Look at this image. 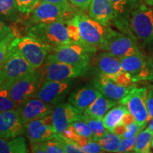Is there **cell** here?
<instances>
[{
    "instance_id": "cell-1",
    "label": "cell",
    "mask_w": 153,
    "mask_h": 153,
    "mask_svg": "<svg viewBox=\"0 0 153 153\" xmlns=\"http://www.w3.org/2000/svg\"><path fill=\"white\" fill-rule=\"evenodd\" d=\"M123 31L135 40L148 45L153 42V8L140 3L128 18Z\"/></svg>"
},
{
    "instance_id": "cell-2",
    "label": "cell",
    "mask_w": 153,
    "mask_h": 153,
    "mask_svg": "<svg viewBox=\"0 0 153 153\" xmlns=\"http://www.w3.org/2000/svg\"><path fill=\"white\" fill-rule=\"evenodd\" d=\"M33 70L34 69L19 52L13 40L7 56L0 65V88L8 89L15 81Z\"/></svg>"
},
{
    "instance_id": "cell-3",
    "label": "cell",
    "mask_w": 153,
    "mask_h": 153,
    "mask_svg": "<svg viewBox=\"0 0 153 153\" xmlns=\"http://www.w3.org/2000/svg\"><path fill=\"white\" fill-rule=\"evenodd\" d=\"M74 19L79 27L84 46L95 53L106 41L111 28L103 26L82 12L77 11Z\"/></svg>"
},
{
    "instance_id": "cell-4",
    "label": "cell",
    "mask_w": 153,
    "mask_h": 153,
    "mask_svg": "<svg viewBox=\"0 0 153 153\" xmlns=\"http://www.w3.org/2000/svg\"><path fill=\"white\" fill-rule=\"evenodd\" d=\"M27 33L48 45L51 51L57 46L72 43L68 36L66 23L62 20L32 25L28 28Z\"/></svg>"
},
{
    "instance_id": "cell-5",
    "label": "cell",
    "mask_w": 153,
    "mask_h": 153,
    "mask_svg": "<svg viewBox=\"0 0 153 153\" xmlns=\"http://www.w3.org/2000/svg\"><path fill=\"white\" fill-rule=\"evenodd\" d=\"M94 53L79 44L71 43L52 49L44 64L60 62L90 69L91 58Z\"/></svg>"
},
{
    "instance_id": "cell-6",
    "label": "cell",
    "mask_w": 153,
    "mask_h": 153,
    "mask_svg": "<svg viewBox=\"0 0 153 153\" xmlns=\"http://www.w3.org/2000/svg\"><path fill=\"white\" fill-rule=\"evenodd\" d=\"M72 6L39 1L33 11L28 14V23L32 26L39 24H49L60 20L66 22L77 12Z\"/></svg>"
},
{
    "instance_id": "cell-7",
    "label": "cell",
    "mask_w": 153,
    "mask_h": 153,
    "mask_svg": "<svg viewBox=\"0 0 153 153\" xmlns=\"http://www.w3.org/2000/svg\"><path fill=\"white\" fill-rule=\"evenodd\" d=\"M44 72L39 68L28 72L8 88L11 98L18 106L26 99L33 97L42 85Z\"/></svg>"
},
{
    "instance_id": "cell-8",
    "label": "cell",
    "mask_w": 153,
    "mask_h": 153,
    "mask_svg": "<svg viewBox=\"0 0 153 153\" xmlns=\"http://www.w3.org/2000/svg\"><path fill=\"white\" fill-rule=\"evenodd\" d=\"M14 41L19 52L34 70L41 68L51 51L48 45L30 36L15 37Z\"/></svg>"
},
{
    "instance_id": "cell-9",
    "label": "cell",
    "mask_w": 153,
    "mask_h": 153,
    "mask_svg": "<svg viewBox=\"0 0 153 153\" xmlns=\"http://www.w3.org/2000/svg\"><path fill=\"white\" fill-rule=\"evenodd\" d=\"M99 49L111 53L119 59L140 53L133 38L115 31L111 28L106 41L100 45Z\"/></svg>"
},
{
    "instance_id": "cell-10",
    "label": "cell",
    "mask_w": 153,
    "mask_h": 153,
    "mask_svg": "<svg viewBox=\"0 0 153 153\" xmlns=\"http://www.w3.org/2000/svg\"><path fill=\"white\" fill-rule=\"evenodd\" d=\"M148 91V88H136L135 87L128 94L119 101L120 104L127 107L128 111L135 118V121L143 128L150 121L145 104Z\"/></svg>"
},
{
    "instance_id": "cell-11",
    "label": "cell",
    "mask_w": 153,
    "mask_h": 153,
    "mask_svg": "<svg viewBox=\"0 0 153 153\" xmlns=\"http://www.w3.org/2000/svg\"><path fill=\"white\" fill-rule=\"evenodd\" d=\"M72 85V79L63 81L44 80L33 97H37L48 104L55 106L66 98L71 89Z\"/></svg>"
},
{
    "instance_id": "cell-12",
    "label": "cell",
    "mask_w": 153,
    "mask_h": 153,
    "mask_svg": "<svg viewBox=\"0 0 153 153\" xmlns=\"http://www.w3.org/2000/svg\"><path fill=\"white\" fill-rule=\"evenodd\" d=\"M25 130L30 144L54 138L58 134L53 126L52 114L29 122L25 126Z\"/></svg>"
},
{
    "instance_id": "cell-13",
    "label": "cell",
    "mask_w": 153,
    "mask_h": 153,
    "mask_svg": "<svg viewBox=\"0 0 153 153\" xmlns=\"http://www.w3.org/2000/svg\"><path fill=\"white\" fill-rule=\"evenodd\" d=\"M89 70V68L68 63L54 62L45 64L44 76L48 81H63L85 75Z\"/></svg>"
},
{
    "instance_id": "cell-14",
    "label": "cell",
    "mask_w": 153,
    "mask_h": 153,
    "mask_svg": "<svg viewBox=\"0 0 153 153\" xmlns=\"http://www.w3.org/2000/svg\"><path fill=\"white\" fill-rule=\"evenodd\" d=\"M53 109V105L48 104L37 97L26 99L16 108L24 126L32 120L52 114Z\"/></svg>"
},
{
    "instance_id": "cell-15",
    "label": "cell",
    "mask_w": 153,
    "mask_h": 153,
    "mask_svg": "<svg viewBox=\"0 0 153 153\" xmlns=\"http://www.w3.org/2000/svg\"><path fill=\"white\" fill-rule=\"evenodd\" d=\"M53 126L58 134H62L69 125L82 119L83 114L70 103H59L52 113Z\"/></svg>"
},
{
    "instance_id": "cell-16",
    "label": "cell",
    "mask_w": 153,
    "mask_h": 153,
    "mask_svg": "<svg viewBox=\"0 0 153 153\" xmlns=\"http://www.w3.org/2000/svg\"><path fill=\"white\" fill-rule=\"evenodd\" d=\"M25 131V126L16 109L0 111V138H14Z\"/></svg>"
},
{
    "instance_id": "cell-17",
    "label": "cell",
    "mask_w": 153,
    "mask_h": 153,
    "mask_svg": "<svg viewBox=\"0 0 153 153\" xmlns=\"http://www.w3.org/2000/svg\"><path fill=\"white\" fill-rule=\"evenodd\" d=\"M120 62L122 70L131 74L135 82L143 79L152 80L148 62L141 53L120 58Z\"/></svg>"
},
{
    "instance_id": "cell-18",
    "label": "cell",
    "mask_w": 153,
    "mask_h": 153,
    "mask_svg": "<svg viewBox=\"0 0 153 153\" xmlns=\"http://www.w3.org/2000/svg\"><path fill=\"white\" fill-rule=\"evenodd\" d=\"M93 85L103 95L114 101L121 100L135 87V85L131 87H123L118 85L111 78L105 76H97V79L93 82Z\"/></svg>"
},
{
    "instance_id": "cell-19",
    "label": "cell",
    "mask_w": 153,
    "mask_h": 153,
    "mask_svg": "<svg viewBox=\"0 0 153 153\" xmlns=\"http://www.w3.org/2000/svg\"><path fill=\"white\" fill-rule=\"evenodd\" d=\"M93 66L97 76L111 77L123 71L120 59L106 51L99 53L95 57Z\"/></svg>"
},
{
    "instance_id": "cell-20",
    "label": "cell",
    "mask_w": 153,
    "mask_h": 153,
    "mask_svg": "<svg viewBox=\"0 0 153 153\" xmlns=\"http://www.w3.org/2000/svg\"><path fill=\"white\" fill-rule=\"evenodd\" d=\"M101 94L94 86H86L72 91L68 101L83 114Z\"/></svg>"
},
{
    "instance_id": "cell-21",
    "label": "cell",
    "mask_w": 153,
    "mask_h": 153,
    "mask_svg": "<svg viewBox=\"0 0 153 153\" xmlns=\"http://www.w3.org/2000/svg\"><path fill=\"white\" fill-rule=\"evenodd\" d=\"M89 16L103 26H109L114 19L110 0H92L89 6Z\"/></svg>"
},
{
    "instance_id": "cell-22",
    "label": "cell",
    "mask_w": 153,
    "mask_h": 153,
    "mask_svg": "<svg viewBox=\"0 0 153 153\" xmlns=\"http://www.w3.org/2000/svg\"><path fill=\"white\" fill-rule=\"evenodd\" d=\"M114 11V22L123 30L129 15L140 4V0H110Z\"/></svg>"
},
{
    "instance_id": "cell-23",
    "label": "cell",
    "mask_w": 153,
    "mask_h": 153,
    "mask_svg": "<svg viewBox=\"0 0 153 153\" xmlns=\"http://www.w3.org/2000/svg\"><path fill=\"white\" fill-rule=\"evenodd\" d=\"M116 104V101L107 98L101 94L90 106L83 112V115L89 117L102 119L107 112Z\"/></svg>"
},
{
    "instance_id": "cell-24",
    "label": "cell",
    "mask_w": 153,
    "mask_h": 153,
    "mask_svg": "<svg viewBox=\"0 0 153 153\" xmlns=\"http://www.w3.org/2000/svg\"><path fill=\"white\" fill-rule=\"evenodd\" d=\"M26 139L20 135L14 138H0V153L28 152Z\"/></svg>"
},
{
    "instance_id": "cell-25",
    "label": "cell",
    "mask_w": 153,
    "mask_h": 153,
    "mask_svg": "<svg viewBox=\"0 0 153 153\" xmlns=\"http://www.w3.org/2000/svg\"><path fill=\"white\" fill-rule=\"evenodd\" d=\"M128 112L127 107L121 104L111 108L102 118L104 127L107 131L113 132L114 128L122 123L124 115Z\"/></svg>"
},
{
    "instance_id": "cell-26",
    "label": "cell",
    "mask_w": 153,
    "mask_h": 153,
    "mask_svg": "<svg viewBox=\"0 0 153 153\" xmlns=\"http://www.w3.org/2000/svg\"><path fill=\"white\" fill-rule=\"evenodd\" d=\"M21 14L16 0H0V19L16 22L20 19Z\"/></svg>"
},
{
    "instance_id": "cell-27",
    "label": "cell",
    "mask_w": 153,
    "mask_h": 153,
    "mask_svg": "<svg viewBox=\"0 0 153 153\" xmlns=\"http://www.w3.org/2000/svg\"><path fill=\"white\" fill-rule=\"evenodd\" d=\"M32 152L36 153H65L62 145L57 138L43 141V142L31 143Z\"/></svg>"
},
{
    "instance_id": "cell-28",
    "label": "cell",
    "mask_w": 153,
    "mask_h": 153,
    "mask_svg": "<svg viewBox=\"0 0 153 153\" xmlns=\"http://www.w3.org/2000/svg\"><path fill=\"white\" fill-rule=\"evenodd\" d=\"M152 137L153 132L148 127L143 131H141L136 136L134 152L137 153L150 152Z\"/></svg>"
},
{
    "instance_id": "cell-29",
    "label": "cell",
    "mask_w": 153,
    "mask_h": 153,
    "mask_svg": "<svg viewBox=\"0 0 153 153\" xmlns=\"http://www.w3.org/2000/svg\"><path fill=\"white\" fill-rule=\"evenodd\" d=\"M120 140L121 136L116 135L113 132L106 131L104 135L97 142L100 144L104 151L108 152H116Z\"/></svg>"
},
{
    "instance_id": "cell-30",
    "label": "cell",
    "mask_w": 153,
    "mask_h": 153,
    "mask_svg": "<svg viewBox=\"0 0 153 153\" xmlns=\"http://www.w3.org/2000/svg\"><path fill=\"white\" fill-rule=\"evenodd\" d=\"M87 123L93 133V140L98 141L104 135L107 130L104 127L103 119L89 117V116H82V119Z\"/></svg>"
},
{
    "instance_id": "cell-31",
    "label": "cell",
    "mask_w": 153,
    "mask_h": 153,
    "mask_svg": "<svg viewBox=\"0 0 153 153\" xmlns=\"http://www.w3.org/2000/svg\"><path fill=\"white\" fill-rule=\"evenodd\" d=\"M74 16L72 18L68 19L65 22L68 36L72 43L79 44V45L84 46L83 42L82 41L81 36H80L79 27H78L75 20L74 19Z\"/></svg>"
},
{
    "instance_id": "cell-32",
    "label": "cell",
    "mask_w": 153,
    "mask_h": 153,
    "mask_svg": "<svg viewBox=\"0 0 153 153\" xmlns=\"http://www.w3.org/2000/svg\"><path fill=\"white\" fill-rule=\"evenodd\" d=\"M18 105L12 100L7 88H0V111L16 109Z\"/></svg>"
},
{
    "instance_id": "cell-33",
    "label": "cell",
    "mask_w": 153,
    "mask_h": 153,
    "mask_svg": "<svg viewBox=\"0 0 153 153\" xmlns=\"http://www.w3.org/2000/svg\"><path fill=\"white\" fill-rule=\"evenodd\" d=\"M57 138L62 145L65 153H82L81 148L74 141L66 138L62 134H57Z\"/></svg>"
},
{
    "instance_id": "cell-34",
    "label": "cell",
    "mask_w": 153,
    "mask_h": 153,
    "mask_svg": "<svg viewBox=\"0 0 153 153\" xmlns=\"http://www.w3.org/2000/svg\"><path fill=\"white\" fill-rule=\"evenodd\" d=\"M79 135L81 136L88 137V138L93 139V133L88 125L87 123L84 120H76L71 123Z\"/></svg>"
},
{
    "instance_id": "cell-35",
    "label": "cell",
    "mask_w": 153,
    "mask_h": 153,
    "mask_svg": "<svg viewBox=\"0 0 153 153\" xmlns=\"http://www.w3.org/2000/svg\"><path fill=\"white\" fill-rule=\"evenodd\" d=\"M15 37H16V34L14 31H12L8 36H6L2 41H0V65L4 60L5 57L7 56V53L9 52L11 43L14 39Z\"/></svg>"
},
{
    "instance_id": "cell-36",
    "label": "cell",
    "mask_w": 153,
    "mask_h": 153,
    "mask_svg": "<svg viewBox=\"0 0 153 153\" xmlns=\"http://www.w3.org/2000/svg\"><path fill=\"white\" fill-rule=\"evenodd\" d=\"M109 78L116 82V83H118V85L123 86V87H131V86L133 85V83L135 82L131 74L128 73V72L124 71H122L120 73Z\"/></svg>"
},
{
    "instance_id": "cell-37",
    "label": "cell",
    "mask_w": 153,
    "mask_h": 153,
    "mask_svg": "<svg viewBox=\"0 0 153 153\" xmlns=\"http://www.w3.org/2000/svg\"><path fill=\"white\" fill-rule=\"evenodd\" d=\"M17 7L22 14H29L39 3L40 0H16Z\"/></svg>"
},
{
    "instance_id": "cell-38",
    "label": "cell",
    "mask_w": 153,
    "mask_h": 153,
    "mask_svg": "<svg viewBox=\"0 0 153 153\" xmlns=\"http://www.w3.org/2000/svg\"><path fill=\"white\" fill-rule=\"evenodd\" d=\"M136 136L131 138L121 137L120 144L118 145L116 152H129L134 150Z\"/></svg>"
},
{
    "instance_id": "cell-39",
    "label": "cell",
    "mask_w": 153,
    "mask_h": 153,
    "mask_svg": "<svg viewBox=\"0 0 153 153\" xmlns=\"http://www.w3.org/2000/svg\"><path fill=\"white\" fill-rule=\"evenodd\" d=\"M81 149L84 153H99L104 151L100 144L93 139L89 140L85 145L81 147Z\"/></svg>"
},
{
    "instance_id": "cell-40",
    "label": "cell",
    "mask_w": 153,
    "mask_h": 153,
    "mask_svg": "<svg viewBox=\"0 0 153 153\" xmlns=\"http://www.w3.org/2000/svg\"><path fill=\"white\" fill-rule=\"evenodd\" d=\"M143 130V128L137 123L136 121L126 126V133L122 135L121 137L124 138H131V137L137 136V135Z\"/></svg>"
},
{
    "instance_id": "cell-41",
    "label": "cell",
    "mask_w": 153,
    "mask_h": 153,
    "mask_svg": "<svg viewBox=\"0 0 153 153\" xmlns=\"http://www.w3.org/2000/svg\"><path fill=\"white\" fill-rule=\"evenodd\" d=\"M62 135L63 136L65 137L66 138L72 140H73L76 143H77L80 140V138L82 137L76 133V131H75V129H74V128L72 124L68 126V127L65 129V131L63 132Z\"/></svg>"
},
{
    "instance_id": "cell-42",
    "label": "cell",
    "mask_w": 153,
    "mask_h": 153,
    "mask_svg": "<svg viewBox=\"0 0 153 153\" xmlns=\"http://www.w3.org/2000/svg\"><path fill=\"white\" fill-rule=\"evenodd\" d=\"M147 109H148L150 120L153 118V90L148 88L146 98H145Z\"/></svg>"
},
{
    "instance_id": "cell-43",
    "label": "cell",
    "mask_w": 153,
    "mask_h": 153,
    "mask_svg": "<svg viewBox=\"0 0 153 153\" xmlns=\"http://www.w3.org/2000/svg\"><path fill=\"white\" fill-rule=\"evenodd\" d=\"M13 31L10 26L0 20V41Z\"/></svg>"
},
{
    "instance_id": "cell-44",
    "label": "cell",
    "mask_w": 153,
    "mask_h": 153,
    "mask_svg": "<svg viewBox=\"0 0 153 153\" xmlns=\"http://www.w3.org/2000/svg\"><path fill=\"white\" fill-rule=\"evenodd\" d=\"M74 7H77L81 10H86L92 0H69Z\"/></svg>"
},
{
    "instance_id": "cell-45",
    "label": "cell",
    "mask_w": 153,
    "mask_h": 153,
    "mask_svg": "<svg viewBox=\"0 0 153 153\" xmlns=\"http://www.w3.org/2000/svg\"><path fill=\"white\" fill-rule=\"evenodd\" d=\"M135 118L133 117V116L132 115L131 113L129 111L128 113H126V114L124 115L123 119H122V123L124 124V125L127 126L128 125V124H131L132 123H133V122H135Z\"/></svg>"
},
{
    "instance_id": "cell-46",
    "label": "cell",
    "mask_w": 153,
    "mask_h": 153,
    "mask_svg": "<svg viewBox=\"0 0 153 153\" xmlns=\"http://www.w3.org/2000/svg\"><path fill=\"white\" fill-rule=\"evenodd\" d=\"M126 126L124 125L123 123H120L119 125L114 128V131H113V133H116V135H120V136L122 137V135H123L124 133H126Z\"/></svg>"
},
{
    "instance_id": "cell-47",
    "label": "cell",
    "mask_w": 153,
    "mask_h": 153,
    "mask_svg": "<svg viewBox=\"0 0 153 153\" xmlns=\"http://www.w3.org/2000/svg\"><path fill=\"white\" fill-rule=\"evenodd\" d=\"M40 1L43 2H48L52 4H60L64 6H71L72 5L69 0H40Z\"/></svg>"
},
{
    "instance_id": "cell-48",
    "label": "cell",
    "mask_w": 153,
    "mask_h": 153,
    "mask_svg": "<svg viewBox=\"0 0 153 153\" xmlns=\"http://www.w3.org/2000/svg\"><path fill=\"white\" fill-rule=\"evenodd\" d=\"M148 64L149 68H150L151 77H152V79H153V57H151L150 60L148 61Z\"/></svg>"
},
{
    "instance_id": "cell-49",
    "label": "cell",
    "mask_w": 153,
    "mask_h": 153,
    "mask_svg": "<svg viewBox=\"0 0 153 153\" xmlns=\"http://www.w3.org/2000/svg\"><path fill=\"white\" fill-rule=\"evenodd\" d=\"M149 122H150V123H149L148 128L150 130V131H152L153 132V118Z\"/></svg>"
},
{
    "instance_id": "cell-50",
    "label": "cell",
    "mask_w": 153,
    "mask_h": 153,
    "mask_svg": "<svg viewBox=\"0 0 153 153\" xmlns=\"http://www.w3.org/2000/svg\"><path fill=\"white\" fill-rule=\"evenodd\" d=\"M144 2L149 6L153 7V0H143Z\"/></svg>"
},
{
    "instance_id": "cell-51",
    "label": "cell",
    "mask_w": 153,
    "mask_h": 153,
    "mask_svg": "<svg viewBox=\"0 0 153 153\" xmlns=\"http://www.w3.org/2000/svg\"><path fill=\"white\" fill-rule=\"evenodd\" d=\"M149 88H150V89H152V90H153V85H150V87H149Z\"/></svg>"
},
{
    "instance_id": "cell-52",
    "label": "cell",
    "mask_w": 153,
    "mask_h": 153,
    "mask_svg": "<svg viewBox=\"0 0 153 153\" xmlns=\"http://www.w3.org/2000/svg\"><path fill=\"white\" fill-rule=\"evenodd\" d=\"M152 148H153V137H152Z\"/></svg>"
}]
</instances>
